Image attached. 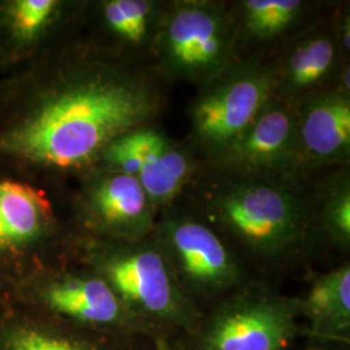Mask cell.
<instances>
[{"label": "cell", "mask_w": 350, "mask_h": 350, "mask_svg": "<svg viewBox=\"0 0 350 350\" xmlns=\"http://www.w3.org/2000/svg\"><path fill=\"white\" fill-rule=\"evenodd\" d=\"M193 173L195 163L188 150L147 127L138 180L157 211L182 193Z\"/></svg>", "instance_id": "obj_17"}, {"label": "cell", "mask_w": 350, "mask_h": 350, "mask_svg": "<svg viewBox=\"0 0 350 350\" xmlns=\"http://www.w3.org/2000/svg\"><path fill=\"white\" fill-rule=\"evenodd\" d=\"M75 209L83 238L140 241L157 226V209L138 178L101 167L88 172Z\"/></svg>", "instance_id": "obj_10"}, {"label": "cell", "mask_w": 350, "mask_h": 350, "mask_svg": "<svg viewBox=\"0 0 350 350\" xmlns=\"http://www.w3.org/2000/svg\"><path fill=\"white\" fill-rule=\"evenodd\" d=\"M65 244L44 191L0 176V302L27 278L64 258Z\"/></svg>", "instance_id": "obj_5"}, {"label": "cell", "mask_w": 350, "mask_h": 350, "mask_svg": "<svg viewBox=\"0 0 350 350\" xmlns=\"http://www.w3.org/2000/svg\"><path fill=\"white\" fill-rule=\"evenodd\" d=\"M276 68L240 64L202 85L191 105L192 133L198 144L218 157L237 142L275 96Z\"/></svg>", "instance_id": "obj_9"}, {"label": "cell", "mask_w": 350, "mask_h": 350, "mask_svg": "<svg viewBox=\"0 0 350 350\" xmlns=\"http://www.w3.org/2000/svg\"><path fill=\"white\" fill-rule=\"evenodd\" d=\"M299 299L262 288H240L201 315L189 350H288L297 338Z\"/></svg>", "instance_id": "obj_6"}, {"label": "cell", "mask_w": 350, "mask_h": 350, "mask_svg": "<svg viewBox=\"0 0 350 350\" xmlns=\"http://www.w3.org/2000/svg\"><path fill=\"white\" fill-rule=\"evenodd\" d=\"M108 338L14 308H0V350H125Z\"/></svg>", "instance_id": "obj_14"}, {"label": "cell", "mask_w": 350, "mask_h": 350, "mask_svg": "<svg viewBox=\"0 0 350 350\" xmlns=\"http://www.w3.org/2000/svg\"><path fill=\"white\" fill-rule=\"evenodd\" d=\"M100 11L107 30L131 46L144 43L159 24L157 4L148 0H108Z\"/></svg>", "instance_id": "obj_18"}, {"label": "cell", "mask_w": 350, "mask_h": 350, "mask_svg": "<svg viewBox=\"0 0 350 350\" xmlns=\"http://www.w3.org/2000/svg\"><path fill=\"white\" fill-rule=\"evenodd\" d=\"M147 127L148 126L140 127L113 140L103 150L96 167L138 178L146 144Z\"/></svg>", "instance_id": "obj_20"}, {"label": "cell", "mask_w": 350, "mask_h": 350, "mask_svg": "<svg viewBox=\"0 0 350 350\" xmlns=\"http://www.w3.org/2000/svg\"><path fill=\"white\" fill-rule=\"evenodd\" d=\"M157 109V91L138 73L86 56L53 64L39 57L3 96L0 160L88 173L108 144L147 126Z\"/></svg>", "instance_id": "obj_1"}, {"label": "cell", "mask_w": 350, "mask_h": 350, "mask_svg": "<svg viewBox=\"0 0 350 350\" xmlns=\"http://www.w3.org/2000/svg\"><path fill=\"white\" fill-rule=\"evenodd\" d=\"M338 51L336 30H318L301 38L276 69L275 98L293 107L318 92L336 70Z\"/></svg>", "instance_id": "obj_15"}, {"label": "cell", "mask_w": 350, "mask_h": 350, "mask_svg": "<svg viewBox=\"0 0 350 350\" xmlns=\"http://www.w3.org/2000/svg\"><path fill=\"white\" fill-rule=\"evenodd\" d=\"M296 111L301 161L336 163L350 152V98L338 90L318 91Z\"/></svg>", "instance_id": "obj_13"}, {"label": "cell", "mask_w": 350, "mask_h": 350, "mask_svg": "<svg viewBox=\"0 0 350 350\" xmlns=\"http://www.w3.org/2000/svg\"><path fill=\"white\" fill-rule=\"evenodd\" d=\"M72 244L75 258L96 271L154 338L187 336L198 325L200 308L182 291L153 237L140 241L79 238Z\"/></svg>", "instance_id": "obj_2"}, {"label": "cell", "mask_w": 350, "mask_h": 350, "mask_svg": "<svg viewBox=\"0 0 350 350\" xmlns=\"http://www.w3.org/2000/svg\"><path fill=\"white\" fill-rule=\"evenodd\" d=\"M214 161L239 175H271L293 169L301 163L295 108L274 96Z\"/></svg>", "instance_id": "obj_11"}, {"label": "cell", "mask_w": 350, "mask_h": 350, "mask_svg": "<svg viewBox=\"0 0 350 350\" xmlns=\"http://www.w3.org/2000/svg\"><path fill=\"white\" fill-rule=\"evenodd\" d=\"M166 336H157L152 338L153 340V350H178L172 345V342L167 340Z\"/></svg>", "instance_id": "obj_24"}, {"label": "cell", "mask_w": 350, "mask_h": 350, "mask_svg": "<svg viewBox=\"0 0 350 350\" xmlns=\"http://www.w3.org/2000/svg\"><path fill=\"white\" fill-rule=\"evenodd\" d=\"M175 279L189 300L222 301L244 284V270L235 253L211 226L191 215H170L154 230Z\"/></svg>", "instance_id": "obj_8"}, {"label": "cell", "mask_w": 350, "mask_h": 350, "mask_svg": "<svg viewBox=\"0 0 350 350\" xmlns=\"http://www.w3.org/2000/svg\"><path fill=\"white\" fill-rule=\"evenodd\" d=\"M338 90L340 92L345 94L347 96H349L350 92V69L349 65L347 66H342V69L340 70V75H338Z\"/></svg>", "instance_id": "obj_23"}, {"label": "cell", "mask_w": 350, "mask_h": 350, "mask_svg": "<svg viewBox=\"0 0 350 350\" xmlns=\"http://www.w3.org/2000/svg\"><path fill=\"white\" fill-rule=\"evenodd\" d=\"M323 226L331 240L349 247L350 187L348 179H341L329 188L323 204Z\"/></svg>", "instance_id": "obj_21"}, {"label": "cell", "mask_w": 350, "mask_h": 350, "mask_svg": "<svg viewBox=\"0 0 350 350\" xmlns=\"http://www.w3.org/2000/svg\"><path fill=\"white\" fill-rule=\"evenodd\" d=\"M66 10L60 0H1L0 68L21 70L43 56Z\"/></svg>", "instance_id": "obj_12"}, {"label": "cell", "mask_w": 350, "mask_h": 350, "mask_svg": "<svg viewBox=\"0 0 350 350\" xmlns=\"http://www.w3.org/2000/svg\"><path fill=\"white\" fill-rule=\"evenodd\" d=\"M209 212L227 234L263 260L283 258L306 232L300 192L273 175H240L214 193Z\"/></svg>", "instance_id": "obj_4"}, {"label": "cell", "mask_w": 350, "mask_h": 350, "mask_svg": "<svg viewBox=\"0 0 350 350\" xmlns=\"http://www.w3.org/2000/svg\"><path fill=\"white\" fill-rule=\"evenodd\" d=\"M299 301L300 314L308 321L313 342L321 345L349 342V263L315 278L304 299Z\"/></svg>", "instance_id": "obj_16"}, {"label": "cell", "mask_w": 350, "mask_h": 350, "mask_svg": "<svg viewBox=\"0 0 350 350\" xmlns=\"http://www.w3.org/2000/svg\"><path fill=\"white\" fill-rule=\"evenodd\" d=\"M240 7L247 36L267 40L295 25L305 12L306 3L300 0H245Z\"/></svg>", "instance_id": "obj_19"}, {"label": "cell", "mask_w": 350, "mask_h": 350, "mask_svg": "<svg viewBox=\"0 0 350 350\" xmlns=\"http://www.w3.org/2000/svg\"><path fill=\"white\" fill-rule=\"evenodd\" d=\"M0 308L20 309L108 338H154L96 271L78 260L72 266L65 257L18 284Z\"/></svg>", "instance_id": "obj_3"}, {"label": "cell", "mask_w": 350, "mask_h": 350, "mask_svg": "<svg viewBox=\"0 0 350 350\" xmlns=\"http://www.w3.org/2000/svg\"><path fill=\"white\" fill-rule=\"evenodd\" d=\"M336 38H338V49L341 51L349 52L350 49V24L349 17H344L341 24L336 30Z\"/></svg>", "instance_id": "obj_22"}, {"label": "cell", "mask_w": 350, "mask_h": 350, "mask_svg": "<svg viewBox=\"0 0 350 350\" xmlns=\"http://www.w3.org/2000/svg\"><path fill=\"white\" fill-rule=\"evenodd\" d=\"M154 37L159 62L170 78L202 86L232 66L235 26L218 5L175 3L159 20Z\"/></svg>", "instance_id": "obj_7"}]
</instances>
